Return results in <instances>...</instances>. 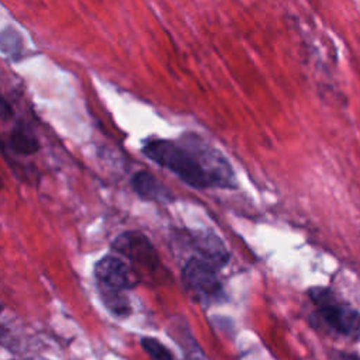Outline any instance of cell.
<instances>
[{"mask_svg":"<svg viewBox=\"0 0 360 360\" xmlns=\"http://www.w3.org/2000/svg\"><path fill=\"white\" fill-rule=\"evenodd\" d=\"M142 153L193 188L236 187L229 162L195 134H184L180 141L149 139Z\"/></svg>","mask_w":360,"mask_h":360,"instance_id":"cell-1","label":"cell"},{"mask_svg":"<svg viewBox=\"0 0 360 360\" xmlns=\"http://www.w3.org/2000/svg\"><path fill=\"white\" fill-rule=\"evenodd\" d=\"M308 297L322 322L332 332L349 339H360V311L357 308L329 287H312Z\"/></svg>","mask_w":360,"mask_h":360,"instance_id":"cell-2","label":"cell"},{"mask_svg":"<svg viewBox=\"0 0 360 360\" xmlns=\"http://www.w3.org/2000/svg\"><path fill=\"white\" fill-rule=\"evenodd\" d=\"M180 276L184 290L204 305L218 304L226 297L218 277V269L198 256L187 259Z\"/></svg>","mask_w":360,"mask_h":360,"instance_id":"cell-3","label":"cell"},{"mask_svg":"<svg viewBox=\"0 0 360 360\" xmlns=\"http://www.w3.org/2000/svg\"><path fill=\"white\" fill-rule=\"evenodd\" d=\"M111 248L131 260L134 264L155 271L160 260L152 242L139 231H127L120 233L111 243Z\"/></svg>","mask_w":360,"mask_h":360,"instance_id":"cell-4","label":"cell"},{"mask_svg":"<svg viewBox=\"0 0 360 360\" xmlns=\"http://www.w3.org/2000/svg\"><path fill=\"white\" fill-rule=\"evenodd\" d=\"M94 277L98 288L110 291L124 292L138 284V276L134 269L122 259L112 255H107L96 263Z\"/></svg>","mask_w":360,"mask_h":360,"instance_id":"cell-5","label":"cell"},{"mask_svg":"<svg viewBox=\"0 0 360 360\" xmlns=\"http://www.w3.org/2000/svg\"><path fill=\"white\" fill-rule=\"evenodd\" d=\"M131 184L134 191L145 200L156 201V202H170L173 201L172 193L165 187L163 183H160L153 174H150L146 170L136 172L132 179Z\"/></svg>","mask_w":360,"mask_h":360,"instance_id":"cell-6","label":"cell"},{"mask_svg":"<svg viewBox=\"0 0 360 360\" xmlns=\"http://www.w3.org/2000/svg\"><path fill=\"white\" fill-rule=\"evenodd\" d=\"M194 248L197 253H200L198 257L211 263L217 269L224 267L229 260V253L225 245L211 232L197 233L194 238Z\"/></svg>","mask_w":360,"mask_h":360,"instance_id":"cell-7","label":"cell"},{"mask_svg":"<svg viewBox=\"0 0 360 360\" xmlns=\"http://www.w3.org/2000/svg\"><path fill=\"white\" fill-rule=\"evenodd\" d=\"M10 148L18 155H34L39 150V142L27 124L18 122L11 129Z\"/></svg>","mask_w":360,"mask_h":360,"instance_id":"cell-8","label":"cell"},{"mask_svg":"<svg viewBox=\"0 0 360 360\" xmlns=\"http://www.w3.org/2000/svg\"><path fill=\"white\" fill-rule=\"evenodd\" d=\"M100 295L104 302V305L117 316H127L131 312V305L127 298V295L121 291H110V290H101Z\"/></svg>","mask_w":360,"mask_h":360,"instance_id":"cell-9","label":"cell"},{"mask_svg":"<svg viewBox=\"0 0 360 360\" xmlns=\"http://www.w3.org/2000/svg\"><path fill=\"white\" fill-rule=\"evenodd\" d=\"M141 346L152 360H176L173 353L156 338H150V336L141 338Z\"/></svg>","mask_w":360,"mask_h":360,"instance_id":"cell-10","label":"cell"},{"mask_svg":"<svg viewBox=\"0 0 360 360\" xmlns=\"http://www.w3.org/2000/svg\"><path fill=\"white\" fill-rule=\"evenodd\" d=\"M11 115H13V108L0 93V118L8 120Z\"/></svg>","mask_w":360,"mask_h":360,"instance_id":"cell-11","label":"cell"},{"mask_svg":"<svg viewBox=\"0 0 360 360\" xmlns=\"http://www.w3.org/2000/svg\"><path fill=\"white\" fill-rule=\"evenodd\" d=\"M335 360H360V356L353 354V353H345V352H338L335 356Z\"/></svg>","mask_w":360,"mask_h":360,"instance_id":"cell-12","label":"cell"},{"mask_svg":"<svg viewBox=\"0 0 360 360\" xmlns=\"http://www.w3.org/2000/svg\"><path fill=\"white\" fill-rule=\"evenodd\" d=\"M1 311H3V305H1V302H0V314H1Z\"/></svg>","mask_w":360,"mask_h":360,"instance_id":"cell-13","label":"cell"}]
</instances>
